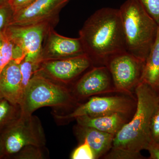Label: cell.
Masks as SVG:
<instances>
[{
	"instance_id": "cell-2",
	"label": "cell",
	"mask_w": 159,
	"mask_h": 159,
	"mask_svg": "<svg viewBox=\"0 0 159 159\" xmlns=\"http://www.w3.org/2000/svg\"><path fill=\"white\" fill-rule=\"evenodd\" d=\"M134 90L137 99L135 111L130 121L115 136L112 147L140 152L146 150L152 140L151 121L159 107V94L143 82H140Z\"/></svg>"
},
{
	"instance_id": "cell-13",
	"label": "cell",
	"mask_w": 159,
	"mask_h": 159,
	"mask_svg": "<svg viewBox=\"0 0 159 159\" xmlns=\"http://www.w3.org/2000/svg\"><path fill=\"white\" fill-rule=\"evenodd\" d=\"M0 93L13 105H19L22 99V74L20 64L11 60L0 73Z\"/></svg>"
},
{
	"instance_id": "cell-3",
	"label": "cell",
	"mask_w": 159,
	"mask_h": 159,
	"mask_svg": "<svg viewBox=\"0 0 159 159\" xmlns=\"http://www.w3.org/2000/svg\"><path fill=\"white\" fill-rule=\"evenodd\" d=\"M119 10L126 51L145 61L156 38L158 25L139 0H126Z\"/></svg>"
},
{
	"instance_id": "cell-5",
	"label": "cell",
	"mask_w": 159,
	"mask_h": 159,
	"mask_svg": "<svg viewBox=\"0 0 159 159\" xmlns=\"http://www.w3.org/2000/svg\"><path fill=\"white\" fill-rule=\"evenodd\" d=\"M58 21L59 17L27 25H8L2 31L21 48L25 55V59L39 66L45 38Z\"/></svg>"
},
{
	"instance_id": "cell-23",
	"label": "cell",
	"mask_w": 159,
	"mask_h": 159,
	"mask_svg": "<svg viewBox=\"0 0 159 159\" xmlns=\"http://www.w3.org/2000/svg\"><path fill=\"white\" fill-rule=\"evenodd\" d=\"M150 131L152 139L159 143V107L154 114L151 121Z\"/></svg>"
},
{
	"instance_id": "cell-22",
	"label": "cell",
	"mask_w": 159,
	"mask_h": 159,
	"mask_svg": "<svg viewBox=\"0 0 159 159\" xmlns=\"http://www.w3.org/2000/svg\"><path fill=\"white\" fill-rule=\"evenodd\" d=\"M13 12L8 4L0 6V31L8 25Z\"/></svg>"
},
{
	"instance_id": "cell-31",
	"label": "cell",
	"mask_w": 159,
	"mask_h": 159,
	"mask_svg": "<svg viewBox=\"0 0 159 159\" xmlns=\"http://www.w3.org/2000/svg\"></svg>"
},
{
	"instance_id": "cell-18",
	"label": "cell",
	"mask_w": 159,
	"mask_h": 159,
	"mask_svg": "<svg viewBox=\"0 0 159 159\" xmlns=\"http://www.w3.org/2000/svg\"><path fill=\"white\" fill-rule=\"evenodd\" d=\"M20 66L22 74V88L24 94L26 88L37 70L38 65L32 61L24 59L20 64Z\"/></svg>"
},
{
	"instance_id": "cell-29",
	"label": "cell",
	"mask_w": 159,
	"mask_h": 159,
	"mask_svg": "<svg viewBox=\"0 0 159 159\" xmlns=\"http://www.w3.org/2000/svg\"><path fill=\"white\" fill-rule=\"evenodd\" d=\"M1 148H2V145H1V143H0V152H1Z\"/></svg>"
},
{
	"instance_id": "cell-27",
	"label": "cell",
	"mask_w": 159,
	"mask_h": 159,
	"mask_svg": "<svg viewBox=\"0 0 159 159\" xmlns=\"http://www.w3.org/2000/svg\"><path fill=\"white\" fill-rule=\"evenodd\" d=\"M7 1H8V0H0V6L8 4Z\"/></svg>"
},
{
	"instance_id": "cell-9",
	"label": "cell",
	"mask_w": 159,
	"mask_h": 159,
	"mask_svg": "<svg viewBox=\"0 0 159 159\" xmlns=\"http://www.w3.org/2000/svg\"><path fill=\"white\" fill-rule=\"evenodd\" d=\"M93 66L90 58L84 54L64 59L43 61L35 72L54 82L68 84Z\"/></svg>"
},
{
	"instance_id": "cell-24",
	"label": "cell",
	"mask_w": 159,
	"mask_h": 159,
	"mask_svg": "<svg viewBox=\"0 0 159 159\" xmlns=\"http://www.w3.org/2000/svg\"><path fill=\"white\" fill-rule=\"evenodd\" d=\"M35 0H8L7 3L13 13L31 4Z\"/></svg>"
},
{
	"instance_id": "cell-15",
	"label": "cell",
	"mask_w": 159,
	"mask_h": 159,
	"mask_svg": "<svg viewBox=\"0 0 159 159\" xmlns=\"http://www.w3.org/2000/svg\"><path fill=\"white\" fill-rule=\"evenodd\" d=\"M128 119L125 116L117 114L98 117L84 116L76 118L78 125L115 135L129 122Z\"/></svg>"
},
{
	"instance_id": "cell-19",
	"label": "cell",
	"mask_w": 159,
	"mask_h": 159,
	"mask_svg": "<svg viewBox=\"0 0 159 159\" xmlns=\"http://www.w3.org/2000/svg\"><path fill=\"white\" fill-rule=\"evenodd\" d=\"M102 157L103 159H145L140 152H135L122 148L112 147Z\"/></svg>"
},
{
	"instance_id": "cell-30",
	"label": "cell",
	"mask_w": 159,
	"mask_h": 159,
	"mask_svg": "<svg viewBox=\"0 0 159 159\" xmlns=\"http://www.w3.org/2000/svg\"><path fill=\"white\" fill-rule=\"evenodd\" d=\"M3 98V97H2V95H1V93H0V99H1V98Z\"/></svg>"
},
{
	"instance_id": "cell-28",
	"label": "cell",
	"mask_w": 159,
	"mask_h": 159,
	"mask_svg": "<svg viewBox=\"0 0 159 159\" xmlns=\"http://www.w3.org/2000/svg\"><path fill=\"white\" fill-rule=\"evenodd\" d=\"M1 31H0V51H1V47H2V36Z\"/></svg>"
},
{
	"instance_id": "cell-8",
	"label": "cell",
	"mask_w": 159,
	"mask_h": 159,
	"mask_svg": "<svg viewBox=\"0 0 159 159\" xmlns=\"http://www.w3.org/2000/svg\"><path fill=\"white\" fill-rule=\"evenodd\" d=\"M45 143L44 136L38 118L20 116L6 132L4 145L9 153H15L27 146L39 147Z\"/></svg>"
},
{
	"instance_id": "cell-10",
	"label": "cell",
	"mask_w": 159,
	"mask_h": 159,
	"mask_svg": "<svg viewBox=\"0 0 159 159\" xmlns=\"http://www.w3.org/2000/svg\"><path fill=\"white\" fill-rule=\"evenodd\" d=\"M118 93L110 73L106 66H93L74 86L73 95L76 99L100 94Z\"/></svg>"
},
{
	"instance_id": "cell-26",
	"label": "cell",
	"mask_w": 159,
	"mask_h": 159,
	"mask_svg": "<svg viewBox=\"0 0 159 159\" xmlns=\"http://www.w3.org/2000/svg\"><path fill=\"white\" fill-rule=\"evenodd\" d=\"M146 150L148 151L150 154L148 159H159V143L152 139Z\"/></svg>"
},
{
	"instance_id": "cell-12",
	"label": "cell",
	"mask_w": 159,
	"mask_h": 159,
	"mask_svg": "<svg viewBox=\"0 0 159 159\" xmlns=\"http://www.w3.org/2000/svg\"><path fill=\"white\" fill-rule=\"evenodd\" d=\"M84 54L85 52L79 37H64L52 29L43 43L40 61L41 62L48 60L64 59Z\"/></svg>"
},
{
	"instance_id": "cell-16",
	"label": "cell",
	"mask_w": 159,
	"mask_h": 159,
	"mask_svg": "<svg viewBox=\"0 0 159 159\" xmlns=\"http://www.w3.org/2000/svg\"><path fill=\"white\" fill-rule=\"evenodd\" d=\"M141 82L146 83L159 93V25L156 38L145 61Z\"/></svg>"
},
{
	"instance_id": "cell-6",
	"label": "cell",
	"mask_w": 159,
	"mask_h": 159,
	"mask_svg": "<svg viewBox=\"0 0 159 159\" xmlns=\"http://www.w3.org/2000/svg\"><path fill=\"white\" fill-rule=\"evenodd\" d=\"M134 97L123 94L109 97H92L85 103L77 107L71 113L57 116V118L69 119L81 116L98 117L116 114L129 118L134 115L136 107L137 99Z\"/></svg>"
},
{
	"instance_id": "cell-20",
	"label": "cell",
	"mask_w": 159,
	"mask_h": 159,
	"mask_svg": "<svg viewBox=\"0 0 159 159\" xmlns=\"http://www.w3.org/2000/svg\"><path fill=\"white\" fill-rule=\"evenodd\" d=\"M72 159H95L96 156L87 142H83L77 147L71 155Z\"/></svg>"
},
{
	"instance_id": "cell-17",
	"label": "cell",
	"mask_w": 159,
	"mask_h": 159,
	"mask_svg": "<svg viewBox=\"0 0 159 159\" xmlns=\"http://www.w3.org/2000/svg\"><path fill=\"white\" fill-rule=\"evenodd\" d=\"M2 44L0 51V73L5 66L11 60H14L16 45L1 31Z\"/></svg>"
},
{
	"instance_id": "cell-1",
	"label": "cell",
	"mask_w": 159,
	"mask_h": 159,
	"mask_svg": "<svg viewBox=\"0 0 159 159\" xmlns=\"http://www.w3.org/2000/svg\"><path fill=\"white\" fill-rule=\"evenodd\" d=\"M79 34L94 66H104L112 56L126 51L119 9L97 10L85 21Z\"/></svg>"
},
{
	"instance_id": "cell-14",
	"label": "cell",
	"mask_w": 159,
	"mask_h": 159,
	"mask_svg": "<svg viewBox=\"0 0 159 159\" xmlns=\"http://www.w3.org/2000/svg\"><path fill=\"white\" fill-rule=\"evenodd\" d=\"M76 133L83 142H86L89 144L93 151L96 159L102 157L110 150L115 136L79 125L76 128Z\"/></svg>"
},
{
	"instance_id": "cell-21",
	"label": "cell",
	"mask_w": 159,
	"mask_h": 159,
	"mask_svg": "<svg viewBox=\"0 0 159 159\" xmlns=\"http://www.w3.org/2000/svg\"><path fill=\"white\" fill-rule=\"evenodd\" d=\"M147 13L159 25V0H139Z\"/></svg>"
},
{
	"instance_id": "cell-7",
	"label": "cell",
	"mask_w": 159,
	"mask_h": 159,
	"mask_svg": "<svg viewBox=\"0 0 159 159\" xmlns=\"http://www.w3.org/2000/svg\"><path fill=\"white\" fill-rule=\"evenodd\" d=\"M145 62L127 51L107 61L104 66L110 73L117 93L133 96V91L141 82Z\"/></svg>"
},
{
	"instance_id": "cell-25",
	"label": "cell",
	"mask_w": 159,
	"mask_h": 159,
	"mask_svg": "<svg viewBox=\"0 0 159 159\" xmlns=\"http://www.w3.org/2000/svg\"><path fill=\"white\" fill-rule=\"evenodd\" d=\"M10 103L6 99L0 102V124L6 120L10 113L11 107Z\"/></svg>"
},
{
	"instance_id": "cell-4",
	"label": "cell",
	"mask_w": 159,
	"mask_h": 159,
	"mask_svg": "<svg viewBox=\"0 0 159 159\" xmlns=\"http://www.w3.org/2000/svg\"><path fill=\"white\" fill-rule=\"evenodd\" d=\"M77 101L66 88L35 72L20 103V116H31L34 111L43 107L71 106Z\"/></svg>"
},
{
	"instance_id": "cell-11",
	"label": "cell",
	"mask_w": 159,
	"mask_h": 159,
	"mask_svg": "<svg viewBox=\"0 0 159 159\" xmlns=\"http://www.w3.org/2000/svg\"><path fill=\"white\" fill-rule=\"evenodd\" d=\"M70 0H35L12 14L8 25H23L59 17Z\"/></svg>"
}]
</instances>
